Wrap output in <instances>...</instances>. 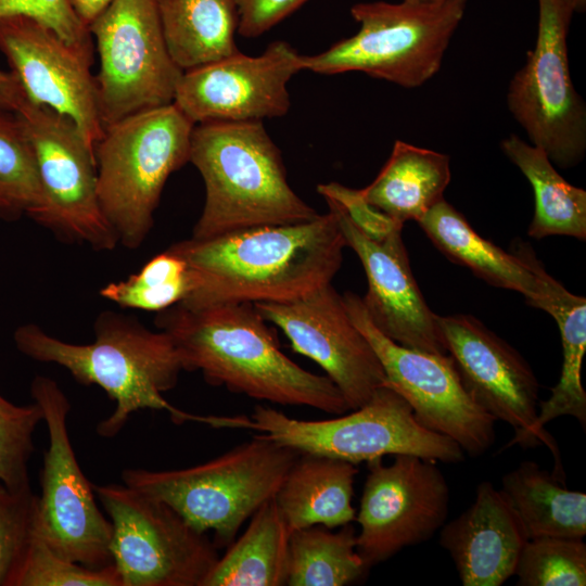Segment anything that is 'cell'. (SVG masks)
<instances>
[{
    "instance_id": "1",
    "label": "cell",
    "mask_w": 586,
    "mask_h": 586,
    "mask_svg": "<svg viewBox=\"0 0 586 586\" xmlns=\"http://www.w3.org/2000/svg\"><path fill=\"white\" fill-rule=\"evenodd\" d=\"M346 246L335 213L286 225L190 238L167 250L188 265L193 290L186 306L220 302H285L331 283Z\"/></svg>"
},
{
    "instance_id": "2",
    "label": "cell",
    "mask_w": 586,
    "mask_h": 586,
    "mask_svg": "<svg viewBox=\"0 0 586 586\" xmlns=\"http://www.w3.org/2000/svg\"><path fill=\"white\" fill-rule=\"evenodd\" d=\"M156 326L174 342L184 371L233 393L282 406H306L330 415L349 410L327 377L290 359L252 303L202 306L178 303L156 316Z\"/></svg>"
},
{
    "instance_id": "3",
    "label": "cell",
    "mask_w": 586,
    "mask_h": 586,
    "mask_svg": "<svg viewBox=\"0 0 586 586\" xmlns=\"http://www.w3.org/2000/svg\"><path fill=\"white\" fill-rule=\"evenodd\" d=\"M95 339L89 344L62 341L39 326H20L13 334L16 348L25 356L65 368L82 385H98L115 403L113 412L100 421L97 433L116 436L130 416L139 410H164L176 424L206 423L208 416L191 415L168 403L164 393L173 390L184 371L170 336L152 331L131 317L103 311L94 322Z\"/></svg>"
},
{
    "instance_id": "4",
    "label": "cell",
    "mask_w": 586,
    "mask_h": 586,
    "mask_svg": "<svg viewBox=\"0 0 586 586\" xmlns=\"http://www.w3.org/2000/svg\"><path fill=\"white\" fill-rule=\"evenodd\" d=\"M189 162L205 187L192 238L304 222L318 215L289 184L281 152L263 122L195 124Z\"/></svg>"
},
{
    "instance_id": "5",
    "label": "cell",
    "mask_w": 586,
    "mask_h": 586,
    "mask_svg": "<svg viewBox=\"0 0 586 586\" xmlns=\"http://www.w3.org/2000/svg\"><path fill=\"white\" fill-rule=\"evenodd\" d=\"M300 453L263 434L201 464L171 470L125 469L123 483L171 507L196 531L227 548L242 524L275 497Z\"/></svg>"
},
{
    "instance_id": "6",
    "label": "cell",
    "mask_w": 586,
    "mask_h": 586,
    "mask_svg": "<svg viewBox=\"0 0 586 586\" xmlns=\"http://www.w3.org/2000/svg\"><path fill=\"white\" fill-rule=\"evenodd\" d=\"M194 125L170 103L106 126L93 144L99 204L124 246L150 233L168 177L189 162Z\"/></svg>"
},
{
    "instance_id": "7",
    "label": "cell",
    "mask_w": 586,
    "mask_h": 586,
    "mask_svg": "<svg viewBox=\"0 0 586 586\" xmlns=\"http://www.w3.org/2000/svg\"><path fill=\"white\" fill-rule=\"evenodd\" d=\"M468 0L360 2L351 8L358 31L315 55H302L303 71L322 75L362 72L416 88L441 68Z\"/></svg>"
},
{
    "instance_id": "8",
    "label": "cell",
    "mask_w": 586,
    "mask_h": 586,
    "mask_svg": "<svg viewBox=\"0 0 586 586\" xmlns=\"http://www.w3.org/2000/svg\"><path fill=\"white\" fill-rule=\"evenodd\" d=\"M224 428L257 431L264 436L308 453L339 458L354 464L386 455H415L444 463L464 460L458 444L424 428L408 403L381 385L352 413L326 420H298L276 408L257 405L250 416H225Z\"/></svg>"
},
{
    "instance_id": "9",
    "label": "cell",
    "mask_w": 586,
    "mask_h": 586,
    "mask_svg": "<svg viewBox=\"0 0 586 586\" xmlns=\"http://www.w3.org/2000/svg\"><path fill=\"white\" fill-rule=\"evenodd\" d=\"M93 489L112 524L110 553L122 586H202L219 558L207 534L124 483Z\"/></svg>"
},
{
    "instance_id": "10",
    "label": "cell",
    "mask_w": 586,
    "mask_h": 586,
    "mask_svg": "<svg viewBox=\"0 0 586 586\" xmlns=\"http://www.w3.org/2000/svg\"><path fill=\"white\" fill-rule=\"evenodd\" d=\"M30 395L41 408L49 445L40 473L37 532L60 556L100 569L112 564V524L100 510L93 484L85 476L71 443V403L51 378L36 375Z\"/></svg>"
},
{
    "instance_id": "11",
    "label": "cell",
    "mask_w": 586,
    "mask_h": 586,
    "mask_svg": "<svg viewBox=\"0 0 586 586\" xmlns=\"http://www.w3.org/2000/svg\"><path fill=\"white\" fill-rule=\"evenodd\" d=\"M88 28L100 58L95 84L104 128L174 102L183 71L168 52L155 0H113Z\"/></svg>"
},
{
    "instance_id": "12",
    "label": "cell",
    "mask_w": 586,
    "mask_h": 586,
    "mask_svg": "<svg viewBox=\"0 0 586 586\" xmlns=\"http://www.w3.org/2000/svg\"><path fill=\"white\" fill-rule=\"evenodd\" d=\"M15 113L33 144L42 193L29 217L65 242L114 250L119 240L99 204L93 148L78 126L28 98Z\"/></svg>"
},
{
    "instance_id": "13",
    "label": "cell",
    "mask_w": 586,
    "mask_h": 586,
    "mask_svg": "<svg viewBox=\"0 0 586 586\" xmlns=\"http://www.w3.org/2000/svg\"><path fill=\"white\" fill-rule=\"evenodd\" d=\"M533 50L510 81L507 104L532 144L557 166L578 164L586 151V106L574 88L568 33L574 13L561 0H537Z\"/></svg>"
},
{
    "instance_id": "14",
    "label": "cell",
    "mask_w": 586,
    "mask_h": 586,
    "mask_svg": "<svg viewBox=\"0 0 586 586\" xmlns=\"http://www.w3.org/2000/svg\"><path fill=\"white\" fill-rule=\"evenodd\" d=\"M342 297L382 365L383 385L408 403L424 428L453 440L471 457L485 454L495 442L496 420L468 393L451 357L392 341L371 322L360 296L347 291Z\"/></svg>"
},
{
    "instance_id": "15",
    "label": "cell",
    "mask_w": 586,
    "mask_h": 586,
    "mask_svg": "<svg viewBox=\"0 0 586 586\" xmlns=\"http://www.w3.org/2000/svg\"><path fill=\"white\" fill-rule=\"evenodd\" d=\"M436 320L468 393L496 421L513 429L514 436L507 446L546 445L562 472L556 441L536 424L539 384L528 362L471 315H437Z\"/></svg>"
},
{
    "instance_id": "16",
    "label": "cell",
    "mask_w": 586,
    "mask_h": 586,
    "mask_svg": "<svg viewBox=\"0 0 586 586\" xmlns=\"http://www.w3.org/2000/svg\"><path fill=\"white\" fill-rule=\"evenodd\" d=\"M356 521V550L365 565L383 562L405 547L430 539L446 522L449 488L436 461L395 455L367 463Z\"/></svg>"
},
{
    "instance_id": "17",
    "label": "cell",
    "mask_w": 586,
    "mask_h": 586,
    "mask_svg": "<svg viewBox=\"0 0 586 586\" xmlns=\"http://www.w3.org/2000/svg\"><path fill=\"white\" fill-rule=\"evenodd\" d=\"M254 306L267 322L282 330L294 352L322 368L349 409L365 405L383 385L385 374L374 349L331 283L294 300Z\"/></svg>"
},
{
    "instance_id": "18",
    "label": "cell",
    "mask_w": 586,
    "mask_h": 586,
    "mask_svg": "<svg viewBox=\"0 0 586 586\" xmlns=\"http://www.w3.org/2000/svg\"><path fill=\"white\" fill-rule=\"evenodd\" d=\"M300 71L302 54L277 40L259 55L239 51L183 72L173 103L194 124L281 117L290 109L288 84Z\"/></svg>"
},
{
    "instance_id": "19",
    "label": "cell",
    "mask_w": 586,
    "mask_h": 586,
    "mask_svg": "<svg viewBox=\"0 0 586 586\" xmlns=\"http://www.w3.org/2000/svg\"><path fill=\"white\" fill-rule=\"evenodd\" d=\"M0 51L28 100L69 117L93 148L104 131L95 76L90 71L93 54L72 47L24 15L0 18Z\"/></svg>"
},
{
    "instance_id": "20",
    "label": "cell",
    "mask_w": 586,
    "mask_h": 586,
    "mask_svg": "<svg viewBox=\"0 0 586 586\" xmlns=\"http://www.w3.org/2000/svg\"><path fill=\"white\" fill-rule=\"evenodd\" d=\"M333 211L346 242L357 254L368 281L361 297L374 327L392 341L418 351L447 354L437 315L428 306L411 272L402 232L383 241L367 237L334 203Z\"/></svg>"
},
{
    "instance_id": "21",
    "label": "cell",
    "mask_w": 586,
    "mask_h": 586,
    "mask_svg": "<svg viewBox=\"0 0 586 586\" xmlns=\"http://www.w3.org/2000/svg\"><path fill=\"white\" fill-rule=\"evenodd\" d=\"M463 586H500L514 575L527 535L499 489L481 482L472 505L440 528Z\"/></svg>"
},
{
    "instance_id": "22",
    "label": "cell",
    "mask_w": 586,
    "mask_h": 586,
    "mask_svg": "<svg viewBox=\"0 0 586 586\" xmlns=\"http://www.w3.org/2000/svg\"><path fill=\"white\" fill-rule=\"evenodd\" d=\"M511 252L527 266L535 279V288L525 297L526 303L548 313L561 335L563 360L560 379L551 388L550 397L538 403L536 424L545 430L548 422L570 416L585 429L586 392L581 372L586 352V298L571 293L552 278L530 244L518 241Z\"/></svg>"
},
{
    "instance_id": "23",
    "label": "cell",
    "mask_w": 586,
    "mask_h": 586,
    "mask_svg": "<svg viewBox=\"0 0 586 586\" xmlns=\"http://www.w3.org/2000/svg\"><path fill=\"white\" fill-rule=\"evenodd\" d=\"M357 473L352 462L300 453L273 497L290 533L311 525L335 528L354 521Z\"/></svg>"
},
{
    "instance_id": "24",
    "label": "cell",
    "mask_w": 586,
    "mask_h": 586,
    "mask_svg": "<svg viewBox=\"0 0 586 586\" xmlns=\"http://www.w3.org/2000/svg\"><path fill=\"white\" fill-rule=\"evenodd\" d=\"M451 178L449 156L397 140L392 153L361 196L393 220L417 222L438 201Z\"/></svg>"
},
{
    "instance_id": "25",
    "label": "cell",
    "mask_w": 586,
    "mask_h": 586,
    "mask_svg": "<svg viewBox=\"0 0 586 586\" xmlns=\"http://www.w3.org/2000/svg\"><path fill=\"white\" fill-rule=\"evenodd\" d=\"M557 475L526 460L501 477L499 492L520 520L528 539L584 538L586 494L570 491Z\"/></svg>"
},
{
    "instance_id": "26",
    "label": "cell",
    "mask_w": 586,
    "mask_h": 586,
    "mask_svg": "<svg viewBox=\"0 0 586 586\" xmlns=\"http://www.w3.org/2000/svg\"><path fill=\"white\" fill-rule=\"evenodd\" d=\"M173 61L183 72L239 52L231 0H155Z\"/></svg>"
},
{
    "instance_id": "27",
    "label": "cell",
    "mask_w": 586,
    "mask_h": 586,
    "mask_svg": "<svg viewBox=\"0 0 586 586\" xmlns=\"http://www.w3.org/2000/svg\"><path fill=\"white\" fill-rule=\"evenodd\" d=\"M290 534L275 498L268 499L218 558L202 586L286 585Z\"/></svg>"
},
{
    "instance_id": "28",
    "label": "cell",
    "mask_w": 586,
    "mask_h": 586,
    "mask_svg": "<svg viewBox=\"0 0 586 586\" xmlns=\"http://www.w3.org/2000/svg\"><path fill=\"white\" fill-rule=\"evenodd\" d=\"M418 224L445 256L488 284L517 291L525 297L533 292L535 279L527 266L512 252L482 238L445 199Z\"/></svg>"
},
{
    "instance_id": "29",
    "label": "cell",
    "mask_w": 586,
    "mask_h": 586,
    "mask_svg": "<svg viewBox=\"0 0 586 586\" xmlns=\"http://www.w3.org/2000/svg\"><path fill=\"white\" fill-rule=\"evenodd\" d=\"M504 154L532 184L535 209L527 233L535 239L569 235L586 239V192L569 183L538 146L510 135L500 143Z\"/></svg>"
},
{
    "instance_id": "30",
    "label": "cell",
    "mask_w": 586,
    "mask_h": 586,
    "mask_svg": "<svg viewBox=\"0 0 586 586\" xmlns=\"http://www.w3.org/2000/svg\"><path fill=\"white\" fill-rule=\"evenodd\" d=\"M356 531L348 523L339 531L323 525L298 528L289 539V586H344L369 570L356 550Z\"/></svg>"
},
{
    "instance_id": "31",
    "label": "cell",
    "mask_w": 586,
    "mask_h": 586,
    "mask_svg": "<svg viewBox=\"0 0 586 586\" xmlns=\"http://www.w3.org/2000/svg\"><path fill=\"white\" fill-rule=\"evenodd\" d=\"M41 198L37 160L23 122L0 110V219L29 217Z\"/></svg>"
},
{
    "instance_id": "32",
    "label": "cell",
    "mask_w": 586,
    "mask_h": 586,
    "mask_svg": "<svg viewBox=\"0 0 586 586\" xmlns=\"http://www.w3.org/2000/svg\"><path fill=\"white\" fill-rule=\"evenodd\" d=\"M193 286L187 263L166 250L137 273L104 285L100 295L120 307L158 313L186 300Z\"/></svg>"
},
{
    "instance_id": "33",
    "label": "cell",
    "mask_w": 586,
    "mask_h": 586,
    "mask_svg": "<svg viewBox=\"0 0 586 586\" xmlns=\"http://www.w3.org/2000/svg\"><path fill=\"white\" fill-rule=\"evenodd\" d=\"M514 575L519 586H585L586 544L570 537L527 539Z\"/></svg>"
},
{
    "instance_id": "34",
    "label": "cell",
    "mask_w": 586,
    "mask_h": 586,
    "mask_svg": "<svg viewBox=\"0 0 586 586\" xmlns=\"http://www.w3.org/2000/svg\"><path fill=\"white\" fill-rule=\"evenodd\" d=\"M10 586H122L114 564L93 569L56 553L36 532Z\"/></svg>"
},
{
    "instance_id": "35",
    "label": "cell",
    "mask_w": 586,
    "mask_h": 586,
    "mask_svg": "<svg viewBox=\"0 0 586 586\" xmlns=\"http://www.w3.org/2000/svg\"><path fill=\"white\" fill-rule=\"evenodd\" d=\"M41 421L43 413L35 402L16 405L0 393V481L11 489L30 485L28 463Z\"/></svg>"
},
{
    "instance_id": "36",
    "label": "cell",
    "mask_w": 586,
    "mask_h": 586,
    "mask_svg": "<svg viewBox=\"0 0 586 586\" xmlns=\"http://www.w3.org/2000/svg\"><path fill=\"white\" fill-rule=\"evenodd\" d=\"M31 485L11 489L0 481V586H10L37 527Z\"/></svg>"
},
{
    "instance_id": "37",
    "label": "cell",
    "mask_w": 586,
    "mask_h": 586,
    "mask_svg": "<svg viewBox=\"0 0 586 586\" xmlns=\"http://www.w3.org/2000/svg\"><path fill=\"white\" fill-rule=\"evenodd\" d=\"M10 15L30 17L53 30L72 47L93 54L89 28L76 14L69 0H0V18Z\"/></svg>"
},
{
    "instance_id": "38",
    "label": "cell",
    "mask_w": 586,
    "mask_h": 586,
    "mask_svg": "<svg viewBox=\"0 0 586 586\" xmlns=\"http://www.w3.org/2000/svg\"><path fill=\"white\" fill-rule=\"evenodd\" d=\"M317 191L326 201L337 205L372 240L383 241L396 232H402L403 225L370 205L361 196L359 189L330 182L319 184Z\"/></svg>"
},
{
    "instance_id": "39",
    "label": "cell",
    "mask_w": 586,
    "mask_h": 586,
    "mask_svg": "<svg viewBox=\"0 0 586 586\" xmlns=\"http://www.w3.org/2000/svg\"><path fill=\"white\" fill-rule=\"evenodd\" d=\"M308 0H231L238 15V33L255 38L294 13Z\"/></svg>"
},
{
    "instance_id": "40",
    "label": "cell",
    "mask_w": 586,
    "mask_h": 586,
    "mask_svg": "<svg viewBox=\"0 0 586 586\" xmlns=\"http://www.w3.org/2000/svg\"><path fill=\"white\" fill-rule=\"evenodd\" d=\"M26 99L17 76L13 72L0 71V110L15 113Z\"/></svg>"
},
{
    "instance_id": "41",
    "label": "cell",
    "mask_w": 586,
    "mask_h": 586,
    "mask_svg": "<svg viewBox=\"0 0 586 586\" xmlns=\"http://www.w3.org/2000/svg\"><path fill=\"white\" fill-rule=\"evenodd\" d=\"M79 18L89 26L113 0H69Z\"/></svg>"
},
{
    "instance_id": "42",
    "label": "cell",
    "mask_w": 586,
    "mask_h": 586,
    "mask_svg": "<svg viewBox=\"0 0 586 586\" xmlns=\"http://www.w3.org/2000/svg\"><path fill=\"white\" fill-rule=\"evenodd\" d=\"M573 13H583L586 9V0H561Z\"/></svg>"
},
{
    "instance_id": "43",
    "label": "cell",
    "mask_w": 586,
    "mask_h": 586,
    "mask_svg": "<svg viewBox=\"0 0 586 586\" xmlns=\"http://www.w3.org/2000/svg\"><path fill=\"white\" fill-rule=\"evenodd\" d=\"M415 1H423V2H438L444 0H415Z\"/></svg>"
}]
</instances>
